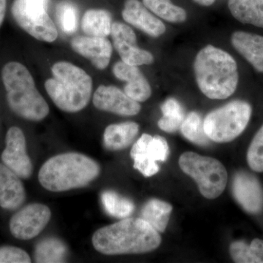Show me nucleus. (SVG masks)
<instances>
[{"label":"nucleus","mask_w":263,"mask_h":263,"mask_svg":"<svg viewBox=\"0 0 263 263\" xmlns=\"http://www.w3.org/2000/svg\"><path fill=\"white\" fill-rule=\"evenodd\" d=\"M91 240L100 253L119 255L153 252L160 247L162 238L144 219L130 218L100 228Z\"/></svg>","instance_id":"f257e3e1"},{"label":"nucleus","mask_w":263,"mask_h":263,"mask_svg":"<svg viewBox=\"0 0 263 263\" xmlns=\"http://www.w3.org/2000/svg\"><path fill=\"white\" fill-rule=\"evenodd\" d=\"M194 70L199 89L212 100L229 98L238 86L236 62L230 53L212 45L202 48L197 53Z\"/></svg>","instance_id":"f03ea898"},{"label":"nucleus","mask_w":263,"mask_h":263,"mask_svg":"<svg viewBox=\"0 0 263 263\" xmlns=\"http://www.w3.org/2000/svg\"><path fill=\"white\" fill-rule=\"evenodd\" d=\"M100 174V166L88 156L68 152L52 157L43 164L38 181L53 193L84 187Z\"/></svg>","instance_id":"7ed1b4c3"},{"label":"nucleus","mask_w":263,"mask_h":263,"mask_svg":"<svg viewBox=\"0 0 263 263\" xmlns=\"http://www.w3.org/2000/svg\"><path fill=\"white\" fill-rule=\"evenodd\" d=\"M10 108L18 117L40 122L49 114V106L38 91L28 69L17 62H8L2 70Z\"/></svg>","instance_id":"20e7f679"},{"label":"nucleus","mask_w":263,"mask_h":263,"mask_svg":"<svg viewBox=\"0 0 263 263\" xmlns=\"http://www.w3.org/2000/svg\"><path fill=\"white\" fill-rule=\"evenodd\" d=\"M53 78L45 88L57 108L76 113L87 106L92 92V79L86 71L67 62H58L51 67Z\"/></svg>","instance_id":"39448f33"},{"label":"nucleus","mask_w":263,"mask_h":263,"mask_svg":"<svg viewBox=\"0 0 263 263\" xmlns=\"http://www.w3.org/2000/svg\"><path fill=\"white\" fill-rule=\"evenodd\" d=\"M179 164L183 172L197 183L199 191L205 198H217L226 190L228 172L220 161L186 152L180 156Z\"/></svg>","instance_id":"423d86ee"},{"label":"nucleus","mask_w":263,"mask_h":263,"mask_svg":"<svg viewBox=\"0 0 263 263\" xmlns=\"http://www.w3.org/2000/svg\"><path fill=\"white\" fill-rule=\"evenodd\" d=\"M252 109L247 102L235 100L210 112L203 120L205 134L216 143H228L245 130Z\"/></svg>","instance_id":"0eeeda50"},{"label":"nucleus","mask_w":263,"mask_h":263,"mask_svg":"<svg viewBox=\"0 0 263 263\" xmlns=\"http://www.w3.org/2000/svg\"><path fill=\"white\" fill-rule=\"evenodd\" d=\"M46 10L34 0H15L11 9L21 28L38 41L52 43L56 41L58 32Z\"/></svg>","instance_id":"6e6552de"},{"label":"nucleus","mask_w":263,"mask_h":263,"mask_svg":"<svg viewBox=\"0 0 263 263\" xmlns=\"http://www.w3.org/2000/svg\"><path fill=\"white\" fill-rule=\"evenodd\" d=\"M168 155L169 146L165 138L160 136L152 137L146 133L133 144L130 151L133 167L145 177L157 174L160 171L157 162H164Z\"/></svg>","instance_id":"1a4fd4ad"},{"label":"nucleus","mask_w":263,"mask_h":263,"mask_svg":"<svg viewBox=\"0 0 263 263\" xmlns=\"http://www.w3.org/2000/svg\"><path fill=\"white\" fill-rule=\"evenodd\" d=\"M51 212L47 205L31 203L15 213L10 220V231L18 240H27L37 237L47 226Z\"/></svg>","instance_id":"9d476101"},{"label":"nucleus","mask_w":263,"mask_h":263,"mask_svg":"<svg viewBox=\"0 0 263 263\" xmlns=\"http://www.w3.org/2000/svg\"><path fill=\"white\" fill-rule=\"evenodd\" d=\"M5 146L2 153V161L21 179H28L33 173L32 161L27 152V142L23 131L12 127L5 137Z\"/></svg>","instance_id":"9b49d317"},{"label":"nucleus","mask_w":263,"mask_h":263,"mask_svg":"<svg viewBox=\"0 0 263 263\" xmlns=\"http://www.w3.org/2000/svg\"><path fill=\"white\" fill-rule=\"evenodd\" d=\"M114 46L122 59L128 65L140 66L151 65L154 57L150 52L137 46L136 33L133 29L121 22L112 24L111 32Z\"/></svg>","instance_id":"f8f14e48"},{"label":"nucleus","mask_w":263,"mask_h":263,"mask_svg":"<svg viewBox=\"0 0 263 263\" xmlns=\"http://www.w3.org/2000/svg\"><path fill=\"white\" fill-rule=\"evenodd\" d=\"M232 191L237 202L249 214H257L263 209V190L254 175L240 171L233 177Z\"/></svg>","instance_id":"ddd939ff"},{"label":"nucleus","mask_w":263,"mask_h":263,"mask_svg":"<svg viewBox=\"0 0 263 263\" xmlns=\"http://www.w3.org/2000/svg\"><path fill=\"white\" fill-rule=\"evenodd\" d=\"M93 103L98 110L124 117L136 116L141 110L138 102L114 86H99L93 96Z\"/></svg>","instance_id":"4468645a"},{"label":"nucleus","mask_w":263,"mask_h":263,"mask_svg":"<svg viewBox=\"0 0 263 263\" xmlns=\"http://www.w3.org/2000/svg\"><path fill=\"white\" fill-rule=\"evenodd\" d=\"M70 45L74 51L89 60L98 70H104L110 63L113 48L106 37L78 36L72 38Z\"/></svg>","instance_id":"2eb2a0df"},{"label":"nucleus","mask_w":263,"mask_h":263,"mask_svg":"<svg viewBox=\"0 0 263 263\" xmlns=\"http://www.w3.org/2000/svg\"><path fill=\"white\" fill-rule=\"evenodd\" d=\"M113 72L119 80L127 81L124 93L138 103L146 101L152 95V88L138 66L128 65L123 61L114 65Z\"/></svg>","instance_id":"dca6fc26"},{"label":"nucleus","mask_w":263,"mask_h":263,"mask_svg":"<svg viewBox=\"0 0 263 263\" xmlns=\"http://www.w3.org/2000/svg\"><path fill=\"white\" fill-rule=\"evenodd\" d=\"M122 17L128 24L152 37H160L165 32L164 24L146 9L138 0H126Z\"/></svg>","instance_id":"f3484780"},{"label":"nucleus","mask_w":263,"mask_h":263,"mask_svg":"<svg viewBox=\"0 0 263 263\" xmlns=\"http://www.w3.org/2000/svg\"><path fill=\"white\" fill-rule=\"evenodd\" d=\"M25 200V188L21 178L4 164L0 163V207L15 210Z\"/></svg>","instance_id":"a211bd4d"},{"label":"nucleus","mask_w":263,"mask_h":263,"mask_svg":"<svg viewBox=\"0 0 263 263\" xmlns=\"http://www.w3.org/2000/svg\"><path fill=\"white\" fill-rule=\"evenodd\" d=\"M232 45L256 70L263 72V37L245 32H235L231 37Z\"/></svg>","instance_id":"6ab92c4d"},{"label":"nucleus","mask_w":263,"mask_h":263,"mask_svg":"<svg viewBox=\"0 0 263 263\" xmlns=\"http://www.w3.org/2000/svg\"><path fill=\"white\" fill-rule=\"evenodd\" d=\"M139 133V125L136 122H126L110 124L103 134L104 146L107 149L119 151L130 146Z\"/></svg>","instance_id":"aec40b11"},{"label":"nucleus","mask_w":263,"mask_h":263,"mask_svg":"<svg viewBox=\"0 0 263 263\" xmlns=\"http://www.w3.org/2000/svg\"><path fill=\"white\" fill-rule=\"evenodd\" d=\"M228 7L241 23L263 28V0H229Z\"/></svg>","instance_id":"412c9836"},{"label":"nucleus","mask_w":263,"mask_h":263,"mask_svg":"<svg viewBox=\"0 0 263 263\" xmlns=\"http://www.w3.org/2000/svg\"><path fill=\"white\" fill-rule=\"evenodd\" d=\"M111 15L107 10L90 9L84 13L81 27L90 37H107L111 32Z\"/></svg>","instance_id":"4be33fe9"},{"label":"nucleus","mask_w":263,"mask_h":263,"mask_svg":"<svg viewBox=\"0 0 263 263\" xmlns=\"http://www.w3.org/2000/svg\"><path fill=\"white\" fill-rule=\"evenodd\" d=\"M172 211L173 206L168 202L159 199H152L142 209V219L159 233H163L168 224Z\"/></svg>","instance_id":"5701e85b"},{"label":"nucleus","mask_w":263,"mask_h":263,"mask_svg":"<svg viewBox=\"0 0 263 263\" xmlns=\"http://www.w3.org/2000/svg\"><path fill=\"white\" fill-rule=\"evenodd\" d=\"M68 253L67 245L60 238L50 237L40 241L34 249V260L39 263L64 262Z\"/></svg>","instance_id":"b1692460"},{"label":"nucleus","mask_w":263,"mask_h":263,"mask_svg":"<svg viewBox=\"0 0 263 263\" xmlns=\"http://www.w3.org/2000/svg\"><path fill=\"white\" fill-rule=\"evenodd\" d=\"M229 252L235 262L263 263V240L255 238L250 245L237 240L230 245Z\"/></svg>","instance_id":"393cba45"},{"label":"nucleus","mask_w":263,"mask_h":263,"mask_svg":"<svg viewBox=\"0 0 263 263\" xmlns=\"http://www.w3.org/2000/svg\"><path fill=\"white\" fill-rule=\"evenodd\" d=\"M163 117L158 122L159 127L166 133H174L181 128L185 114L182 106L176 99L170 98L161 107Z\"/></svg>","instance_id":"a878e982"},{"label":"nucleus","mask_w":263,"mask_h":263,"mask_svg":"<svg viewBox=\"0 0 263 263\" xmlns=\"http://www.w3.org/2000/svg\"><path fill=\"white\" fill-rule=\"evenodd\" d=\"M105 212L114 217L126 218L134 212L135 205L130 200L114 191H105L101 195Z\"/></svg>","instance_id":"bb28decb"},{"label":"nucleus","mask_w":263,"mask_h":263,"mask_svg":"<svg viewBox=\"0 0 263 263\" xmlns=\"http://www.w3.org/2000/svg\"><path fill=\"white\" fill-rule=\"evenodd\" d=\"M181 133L188 141L201 146L210 144L211 140L205 134L203 121L196 112H191L185 118L181 126Z\"/></svg>","instance_id":"cd10ccee"},{"label":"nucleus","mask_w":263,"mask_h":263,"mask_svg":"<svg viewBox=\"0 0 263 263\" xmlns=\"http://www.w3.org/2000/svg\"><path fill=\"white\" fill-rule=\"evenodd\" d=\"M143 4L159 17L172 23H182L186 19V12L176 6L171 0H143Z\"/></svg>","instance_id":"c85d7f7f"},{"label":"nucleus","mask_w":263,"mask_h":263,"mask_svg":"<svg viewBox=\"0 0 263 263\" xmlns=\"http://www.w3.org/2000/svg\"><path fill=\"white\" fill-rule=\"evenodd\" d=\"M57 22L60 28L67 34H72L77 29L78 10L69 3H62L57 7Z\"/></svg>","instance_id":"c756f323"},{"label":"nucleus","mask_w":263,"mask_h":263,"mask_svg":"<svg viewBox=\"0 0 263 263\" xmlns=\"http://www.w3.org/2000/svg\"><path fill=\"white\" fill-rule=\"evenodd\" d=\"M250 168L255 172H263V125L251 142L247 155Z\"/></svg>","instance_id":"7c9ffc66"},{"label":"nucleus","mask_w":263,"mask_h":263,"mask_svg":"<svg viewBox=\"0 0 263 263\" xmlns=\"http://www.w3.org/2000/svg\"><path fill=\"white\" fill-rule=\"evenodd\" d=\"M28 253L24 249L12 246L0 247V263H30Z\"/></svg>","instance_id":"2f4dec72"},{"label":"nucleus","mask_w":263,"mask_h":263,"mask_svg":"<svg viewBox=\"0 0 263 263\" xmlns=\"http://www.w3.org/2000/svg\"><path fill=\"white\" fill-rule=\"evenodd\" d=\"M7 0H0V27L4 21L5 12H6Z\"/></svg>","instance_id":"473e14b6"},{"label":"nucleus","mask_w":263,"mask_h":263,"mask_svg":"<svg viewBox=\"0 0 263 263\" xmlns=\"http://www.w3.org/2000/svg\"><path fill=\"white\" fill-rule=\"evenodd\" d=\"M193 1L202 6H210L215 2V0H193Z\"/></svg>","instance_id":"72a5a7b5"}]
</instances>
